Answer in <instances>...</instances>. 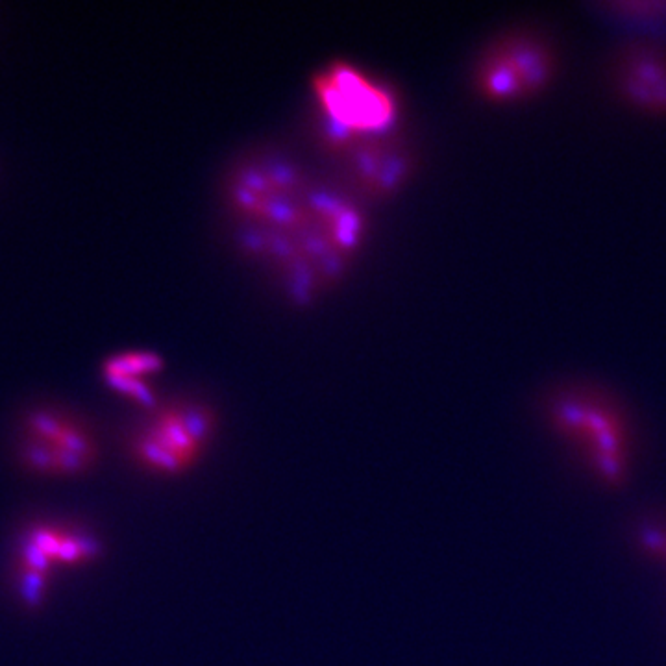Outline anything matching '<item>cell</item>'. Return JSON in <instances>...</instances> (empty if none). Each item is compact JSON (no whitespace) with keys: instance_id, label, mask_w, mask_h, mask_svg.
<instances>
[{"instance_id":"obj_4","label":"cell","mask_w":666,"mask_h":666,"mask_svg":"<svg viewBox=\"0 0 666 666\" xmlns=\"http://www.w3.org/2000/svg\"><path fill=\"white\" fill-rule=\"evenodd\" d=\"M215 406L198 396H174L145 411L128 435L137 469L156 478H180L206 459L219 432Z\"/></svg>"},{"instance_id":"obj_5","label":"cell","mask_w":666,"mask_h":666,"mask_svg":"<svg viewBox=\"0 0 666 666\" xmlns=\"http://www.w3.org/2000/svg\"><path fill=\"white\" fill-rule=\"evenodd\" d=\"M555 73V50L531 28H513L485 45L472 67V89L487 102H515L543 89Z\"/></svg>"},{"instance_id":"obj_9","label":"cell","mask_w":666,"mask_h":666,"mask_svg":"<svg viewBox=\"0 0 666 666\" xmlns=\"http://www.w3.org/2000/svg\"><path fill=\"white\" fill-rule=\"evenodd\" d=\"M615 84L629 104L648 111H666L665 39L635 37L615 58Z\"/></svg>"},{"instance_id":"obj_7","label":"cell","mask_w":666,"mask_h":666,"mask_svg":"<svg viewBox=\"0 0 666 666\" xmlns=\"http://www.w3.org/2000/svg\"><path fill=\"white\" fill-rule=\"evenodd\" d=\"M326 156L339 167L346 189L363 204L398 197L419 169V150L406 126L337 145L326 150Z\"/></svg>"},{"instance_id":"obj_12","label":"cell","mask_w":666,"mask_h":666,"mask_svg":"<svg viewBox=\"0 0 666 666\" xmlns=\"http://www.w3.org/2000/svg\"><path fill=\"white\" fill-rule=\"evenodd\" d=\"M635 546L654 563L666 567V515L648 513L637 520L633 528Z\"/></svg>"},{"instance_id":"obj_6","label":"cell","mask_w":666,"mask_h":666,"mask_svg":"<svg viewBox=\"0 0 666 666\" xmlns=\"http://www.w3.org/2000/svg\"><path fill=\"white\" fill-rule=\"evenodd\" d=\"M17 459L36 476L78 478L97 467L100 446L86 420L62 409L39 407L21 422Z\"/></svg>"},{"instance_id":"obj_10","label":"cell","mask_w":666,"mask_h":666,"mask_svg":"<svg viewBox=\"0 0 666 666\" xmlns=\"http://www.w3.org/2000/svg\"><path fill=\"white\" fill-rule=\"evenodd\" d=\"M163 370L161 354L148 348H130L104 359L100 374L115 395L148 411L160 402L154 385Z\"/></svg>"},{"instance_id":"obj_1","label":"cell","mask_w":666,"mask_h":666,"mask_svg":"<svg viewBox=\"0 0 666 666\" xmlns=\"http://www.w3.org/2000/svg\"><path fill=\"white\" fill-rule=\"evenodd\" d=\"M222 208L237 252L298 308L341 284L370 237L356 195L278 148H256L232 163Z\"/></svg>"},{"instance_id":"obj_2","label":"cell","mask_w":666,"mask_h":666,"mask_svg":"<svg viewBox=\"0 0 666 666\" xmlns=\"http://www.w3.org/2000/svg\"><path fill=\"white\" fill-rule=\"evenodd\" d=\"M541 417L596 485L609 491L628 485L639 441L628 407L611 389L589 380L555 383L541 396Z\"/></svg>"},{"instance_id":"obj_8","label":"cell","mask_w":666,"mask_h":666,"mask_svg":"<svg viewBox=\"0 0 666 666\" xmlns=\"http://www.w3.org/2000/svg\"><path fill=\"white\" fill-rule=\"evenodd\" d=\"M100 555L102 543L89 531L52 522L28 528L19 539L13 563L21 598L28 605L41 604L58 568L86 567Z\"/></svg>"},{"instance_id":"obj_3","label":"cell","mask_w":666,"mask_h":666,"mask_svg":"<svg viewBox=\"0 0 666 666\" xmlns=\"http://www.w3.org/2000/svg\"><path fill=\"white\" fill-rule=\"evenodd\" d=\"M309 86L311 128L324 152L404 126L400 93L356 63L328 62L313 73Z\"/></svg>"},{"instance_id":"obj_11","label":"cell","mask_w":666,"mask_h":666,"mask_svg":"<svg viewBox=\"0 0 666 666\" xmlns=\"http://www.w3.org/2000/svg\"><path fill=\"white\" fill-rule=\"evenodd\" d=\"M589 8L635 37L666 39V0H596Z\"/></svg>"}]
</instances>
